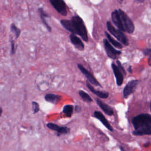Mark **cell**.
I'll return each mask as SVG.
<instances>
[{"label": "cell", "mask_w": 151, "mask_h": 151, "mask_svg": "<svg viewBox=\"0 0 151 151\" xmlns=\"http://www.w3.org/2000/svg\"><path fill=\"white\" fill-rule=\"evenodd\" d=\"M132 122L134 128V130L132 132L134 135H151V115L149 114H139L133 118Z\"/></svg>", "instance_id": "6da1fadb"}, {"label": "cell", "mask_w": 151, "mask_h": 151, "mask_svg": "<svg viewBox=\"0 0 151 151\" xmlns=\"http://www.w3.org/2000/svg\"><path fill=\"white\" fill-rule=\"evenodd\" d=\"M71 21L73 24V32L72 34L78 35L82 38V39L84 41L87 42V31L83 19L78 15H76L71 17Z\"/></svg>", "instance_id": "7a4b0ae2"}, {"label": "cell", "mask_w": 151, "mask_h": 151, "mask_svg": "<svg viewBox=\"0 0 151 151\" xmlns=\"http://www.w3.org/2000/svg\"><path fill=\"white\" fill-rule=\"evenodd\" d=\"M106 25L109 32L111 33V34H112L114 37H116L120 42L126 46L129 45V40L123 31L119 29H116L110 21L107 22Z\"/></svg>", "instance_id": "3957f363"}, {"label": "cell", "mask_w": 151, "mask_h": 151, "mask_svg": "<svg viewBox=\"0 0 151 151\" xmlns=\"http://www.w3.org/2000/svg\"><path fill=\"white\" fill-rule=\"evenodd\" d=\"M120 18L125 29V32L129 34H132L134 31V25L129 17L121 9H118Z\"/></svg>", "instance_id": "277c9868"}, {"label": "cell", "mask_w": 151, "mask_h": 151, "mask_svg": "<svg viewBox=\"0 0 151 151\" xmlns=\"http://www.w3.org/2000/svg\"><path fill=\"white\" fill-rule=\"evenodd\" d=\"M103 44L106 54L109 58L112 59H116L117 56L122 54L121 51L117 50L112 47L108 40L104 39Z\"/></svg>", "instance_id": "5b68a950"}, {"label": "cell", "mask_w": 151, "mask_h": 151, "mask_svg": "<svg viewBox=\"0 0 151 151\" xmlns=\"http://www.w3.org/2000/svg\"><path fill=\"white\" fill-rule=\"evenodd\" d=\"M77 67H78V68L80 70V71L86 77L88 81L91 84H93L96 86H99V87L101 86L100 83L97 80V79L93 76V74L91 73H90L88 70H87L82 64H78Z\"/></svg>", "instance_id": "8992f818"}, {"label": "cell", "mask_w": 151, "mask_h": 151, "mask_svg": "<svg viewBox=\"0 0 151 151\" xmlns=\"http://www.w3.org/2000/svg\"><path fill=\"white\" fill-rule=\"evenodd\" d=\"M55 9L61 15L66 16L67 14V6L64 0H49Z\"/></svg>", "instance_id": "52a82bcc"}, {"label": "cell", "mask_w": 151, "mask_h": 151, "mask_svg": "<svg viewBox=\"0 0 151 151\" xmlns=\"http://www.w3.org/2000/svg\"><path fill=\"white\" fill-rule=\"evenodd\" d=\"M47 127L57 132V136H60L61 134H66L70 132V129L67 126H60L54 123H48Z\"/></svg>", "instance_id": "ba28073f"}, {"label": "cell", "mask_w": 151, "mask_h": 151, "mask_svg": "<svg viewBox=\"0 0 151 151\" xmlns=\"http://www.w3.org/2000/svg\"><path fill=\"white\" fill-rule=\"evenodd\" d=\"M139 81L137 80H133L130 81L124 87L123 89V96L127 98L132 93H133L136 88V86L139 84Z\"/></svg>", "instance_id": "9c48e42d"}, {"label": "cell", "mask_w": 151, "mask_h": 151, "mask_svg": "<svg viewBox=\"0 0 151 151\" xmlns=\"http://www.w3.org/2000/svg\"><path fill=\"white\" fill-rule=\"evenodd\" d=\"M111 17L112 22L116 26V27L120 31L123 32H125V29L121 19L120 14L117 9H116L111 12Z\"/></svg>", "instance_id": "30bf717a"}, {"label": "cell", "mask_w": 151, "mask_h": 151, "mask_svg": "<svg viewBox=\"0 0 151 151\" xmlns=\"http://www.w3.org/2000/svg\"><path fill=\"white\" fill-rule=\"evenodd\" d=\"M111 68L116 77V84L118 86H120L123 82V74L117 67V65L114 63H111Z\"/></svg>", "instance_id": "8fae6325"}, {"label": "cell", "mask_w": 151, "mask_h": 151, "mask_svg": "<svg viewBox=\"0 0 151 151\" xmlns=\"http://www.w3.org/2000/svg\"><path fill=\"white\" fill-rule=\"evenodd\" d=\"M93 117H94L95 118L99 120L101 122V123L110 132L113 131V127H111V126L110 125L109 122L107 121V120L106 119L105 116L102 114V113H101L99 111H94L93 113Z\"/></svg>", "instance_id": "7c38bea8"}, {"label": "cell", "mask_w": 151, "mask_h": 151, "mask_svg": "<svg viewBox=\"0 0 151 151\" xmlns=\"http://www.w3.org/2000/svg\"><path fill=\"white\" fill-rule=\"evenodd\" d=\"M70 39L71 43L74 46L80 51H83L84 50V45L81 40L78 38L76 34H71L70 35Z\"/></svg>", "instance_id": "4fadbf2b"}, {"label": "cell", "mask_w": 151, "mask_h": 151, "mask_svg": "<svg viewBox=\"0 0 151 151\" xmlns=\"http://www.w3.org/2000/svg\"><path fill=\"white\" fill-rule=\"evenodd\" d=\"M44 99L46 101L52 103L53 104H57L60 102L62 99V96L61 95L53 94V93H48L45 95Z\"/></svg>", "instance_id": "5bb4252c"}, {"label": "cell", "mask_w": 151, "mask_h": 151, "mask_svg": "<svg viewBox=\"0 0 151 151\" xmlns=\"http://www.w3.org/2000/svg\"><path fill=\"white\" fill-rule=\"evenodd\" d=\"M86 86L88 87V88L95 95H96L97 96L99 97L101 99H106L109 96V93L106 91H99L97 90H96L92 86L91 84L88 82L87 81L86 83Z\"/></svg>", "instance_id": "9a60e30c"}, {"label": "cell", "mask_w": 151, "mask_h": 151, "mask_svg": "<svg viewBox=\"0 0 151 151\" xmlns=\"http://www.w3.org/2000/svg\"><path fill=\"white\" fill-rule=\"evenodd\" d=\"M96 102L98 106L100 107V108L107 115L111 116L113 114V110L112 108L109 106V105L106 104V103H103L101 100H100L99 99H96Z\"/></svg>", "instance_id": "2e32d148"}, {"label": "cell", "mask_w": 151, "mask_h": 151, "mask_svg": "<svg viewBox=\"0 0 151 151\" xmlns=\"http://www.w3.org/2000/svg\"><path fill=\"white\" fill-rule=\"evenodd\" d=\"M105 35L106 36V37L107 38L108 41L110 42V43H111L112 45H113V46H114L116 48H123V45L122 44L121 42L116 41L114 38H113L107 32H105Z\"/></svg>", "instance_id": "e0dca14e"}, {"label": "cell", "mask_w": 151, "mask_h": 151, "mask_svg": "<svg viewBox=\"0 0 151 151\" xmlns=\"http://www.w3.org/2000/svg\"><path fill=\"white\" fill-rule=\"evenodd\" d=\"M74 107L71 104H65L63 108V113L68 117H71L74 112Z\"/></svg>", "instance_id": "ac0fdd59"}, {"label": "cell", "mask_w": 151, "mask_h": 151, "mask_svg": "<svg viewBox=\"0 0 151 151\" xmlns=\"http://www.w3.org/2000/svg\"><path fill=\"white\" fill-rule=\"evenodd\" d=\"M78 94L81 97V99L86 102L90 103L93 101V99L88 94H87L86 92H85L83 90H79L78 91Z\"/></svg>", "instance_id": "d6986e66"}, {"label": "cell", "mask_w": 151, "mask_h": 151, "mask_svg": "<svg viewBox=\"0 0 151 151\" xmlns=\"http://www.w3.org/2000/svg\"><path fill=\"white\" fill-rule=\"evenodd\" d=\"M10 29L11 31L15 35V38H18L19 37V36L21 34V29L19 28H18L14 23H12L11 24V27H10Z\"/></svg>", "instance_id": "ffe728a7"}, {"label": "cell", "mask_w": 151, "mask_h": 151, "mask_svg": "<svg viewBox=\"0 0 151 151\" xmlns=\"http://www.w3.org/2000/svg\"><path fill=\"white\" fill-rule=\"evenodd\" d=\"M32 110L34 114H36L40 111V106L37 102H36V101L32 102Z\"/></svg>", "instance_id": "44dd1931"}, {"label": "cell", "mask_w": 151, "mask_h": 151, "mask_svg": "<svg viewBox=\"0 0 151 151\" xmlns=\"http://www.w3.org/2000/svg\"><path fill=\"white\" fill-rule=\"evenodd\" d=\"M40 18H41V21H42V22H43V24L45 25V26L46 27V28H47V29H48V31H49V32H51V27L48 24V23L47 22V21H46V20H45V17H44V15H40Z\"/></svg>", "instance_id": "7402d4cb"}, {"label": "cell", "mask_w": 151, "mask_h": 151, "mask_svg": "<svg viewBox=\"0 0 151 151\" xmlns=\"http://www.w3.org/2000/svg\"><path fill=\"white\" fill-rule=\"evenodd\" d=\"M116 63L117 64V67H119V68L120 69V70L121 71V72L122 73V74H123V76H126V71H125V70H124V67H123V65H122V64H121V63H120V61H119V60H117L116 61Z\"/></svg>", "instance_id": "603a6c76"}, {"label": "cell", "mask_w": 151, "mask_h": 151, "mask_svg": "<svg viewBox=\"0 0 151 151\" xmlns=\"http://www.w3.org/2000/svg\"><path fill=\"white\" fill-rule=\"evenodd\" d=\"M15 51H16V47L15 46V42L13 40H12L11 42V54H14L15 53Z\"/></svg>", "instance_id": "cb8c5ba5"}, {"label": "cell", "mask_w": 151, "mask_h": 151, "mask_svg": "<svg viewBox=\"0 0 151 151\" xmlns=\"http://www.w3.org/2000/svg\"><path fill=\"white\" fill-rule=\"evenodd\" d=\"M143 52L145 55H151V48H146Z\"/></svg>", "instance_id": "d4e9b609"}, {"label": "cell", "mask_w": 151, "mask_h": 151, "mask_svg": "<svg viewBox=\"0 0 151 151\" xmlns=\"http://www.w3.org/2000/svg\"><path fill=\"white\" fill-rule=\"evenodd\" d=\"M74 110H75V111L76 112V113H80V112H81V106H78V105H76V106H75V107H74Z\"/></svg>", "instance_id": "484cf974"}, {"label": "cell", "mask_w": 151, "mask_h": 151, "mask_svg": "<svg viewBox=\"0 0 151 151\" xmlns=\"http://www.w3.org/2000/svg\"><path fill=\"white\" fill-rule=\"evenodd\" d=\"M150 145V142H146V143H145L143 145V146H144L145 147H149Z\"/></svg>", "instance_id": "4316f807"}, {"label": "cell", "mask_w": 151, "mask_h": 151, "mask_svg": "<svg viewBox=\"0 0 151 151\" xmlns=\"http://www.w3.org/2000/svg\"><path fill=\"white\" fill-rule=\"evenodd\" d=\"M148 64H149V65L151 67V55H150L148 58Z\"/></svg>", "instance_id": "83f0119b"}, {"label": "cell", "mask_w": 151, "mask_h": 151, "mask_svg": "<svg viewBox=\"0 0 151 151\" xmlns=\"http://www.w3.org/2000/svg\"><path fill=\"white\" fill-rule=\"evenodd\" d=\"M128 71L130 73H132V66L131 65H130L129 66V68H128Z\"/></svg>", "instance_id": "f1b7e54d"}, {"label": "cell", "mask_w": 151, "mask_h": 151, "mask_svg": "<svg viewBox=\"0 0 151 151\" xmlns=\"http://www.w3.org/2000/svg\"><path fill=\"white\" fill-rule=\"evenodd\" d=\"M136 1L137 2H139V3H142V2H143L145 1V0H136Z\"/></svg>", "instance_id": "f546056e"}, {"label": "cell", "mask_w": 151, "mask_h": 151, "mask_svg": "<svg viewBox=\"0 0 151 151\" xmlns=\"http://www.w3.org/2000/svg\"><path fill=\"white\" fill-rule=\"evenodd\" d=\"M2 109L1 108V107H0V117H1V115H2Z\"/></svg>", "instance_id": "4dcf8cb0"}, {"label": "cell", "mask_w": 151, "mask_h": 151, "mask_svg": "<svg viewBox=\"0 0 151 151\" xmlns=\"http://www.w3.org/2000/svg\"><path fill=\"white\" fill-rule=\"evenodd\" d=\"M150 112H151V101H150Z\"/></svg>", "instance_id": "1f68e13d"}, {"label": "cell", "mask_w": 151, "mask_h": 151, "mask_svg": "<svg viewBox=\"0 0 151 151\" xmlns=\"http://www.w3.org/2000/svg\"><path fill=\"white\" fill-rule=\"evenodd\" d=\"M120 1H123V0H120Z\"/></svg>", "instance_id": "d6a6232c"}]
</instances>
